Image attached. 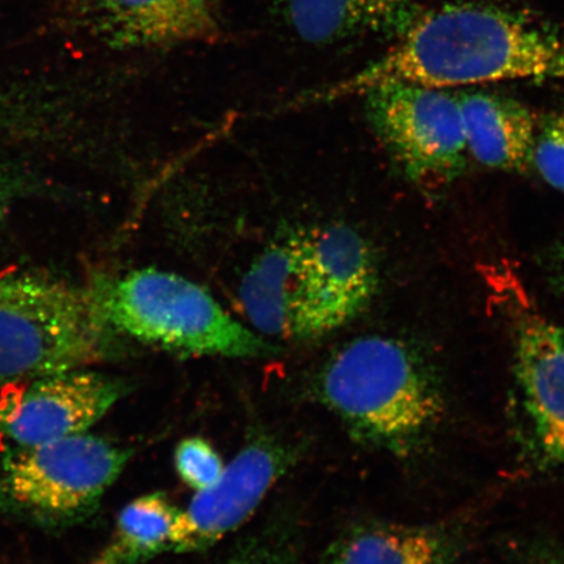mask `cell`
Here are the masks:
<instances>
[{
    "instance_id": "cell-1",
    "label": "cell",
    "mask_w": 564,
    "mask_h": 564,
    "mask_svg": "<svg viewBox=\"0 0 564 564\" xmlns=\"http://www.w3.org/2000/svg\"><path fill=\"white\" fill-rule=\"evenodd\" d=\"M513 80L564 82V24L506 6L451 3L423 11L390 51L326 95L390 83L451 89Z\"/></svg>"
},
{
    "instance_id": "cell-2",
    "label": "cell",
    "mask_w": 564,
    "mask_h": 564,
    "mask_svg": "<svg viewBox=\"0 0 564 564\" xmlns=\"http://www.w3.org/2000/svg\"><path fill=\"white\" fill-rule=\"evenodd\" d=\"M376 252L344 224L282 235L253 259L239 285L246 319L259 335L310 341L347 326L378 292Z\"/></svg>"
},
{
    "instance_id": "cell-3",
    "label": "cell",
    "mask_w": 564,
    "mask_h": 564,
    "mask_svg": "<svg viewBox=\"0 0 564 564\" xmlns=\"http://www.w3.org/2000/svg\"><path fill=\"white\" fill-rule=\"evenodd\" d=\"M315 392L352 438L398 457L425 446L446 413L440 378L427 358L390 336L345 344L317 372Z\"/></svg>"
},
{
    "instance_id": "cell-4",
    "label": "cell",
    "mask_w": 564,
    "mask_h": 564,
    "mask_svg": "<svg viewBox=\"0 0 564 564\" xmlns=\"http://www.w3.org/2000/svg\"><path fill=\"white\" fill-rule=\"evenodd\" d=\"M111 333L95 288L37 273L0 274V392L87 368L105 356Z\"/></svg>"
},
{
    "instance_id": "cell-5",
    "label": "cell",
    "mask_w": 564,
    "mask_h": 564,
    "mask_svg": "<svg viewBox=\"0 0 564 564\" xmlns=\"http://www.w3.org/2000/svg\"><path fill=\"white\" fill-rule=\"evenodd\" d=\"M112 330L188 357L273 356L271 341L232 317L206 289L178 273L143 268L95 286Z\"/></svg>"
},
{
    "instance_id": "cell-6",
    "label": "cell",
    "mask_w": 564,
    "mask_h": 564,
    "mask_svg": "<svg viewBox=\"0 0 564 564\" xmlns=\"http://www.w3.org/2000/svg\"><path fill=\"white\" fill-rule=\"evenodd\" d=\"M131 451L89 432L33 447H0V511L45 529L83 523Z\"/></svg>"
},
{
    "instance_id": "cell-7",
    "label": "cell",
    "mask_w": 564,
    "mask_h": 564,
    "mask_svg": "<svg viewBox=\"0 0 564 564\" xmlns=\"http://www.w3.org/2000/svg\"><path fill=\"white\" fill-rule=\"evenodd\" d=\"M364 96L373 131L409 181L432 189L460 176L468 147L457 94L390 83L366 90Z\"/></svg>"
},
{
    "instance_id": "cell-8",
    "label": "cell",
    "mask_w": 564,
    "mask_h": 564,
    "mask_svg": "<svg viewBox=\"0 0 564 564\" xmlns=\"http://www.w3.org/2000/svg\"><path fill=\"white\" fill-rule=\"evenodd\" d=\"M126 391L123 380L87 368L6 388L0 392V447H33L87 433Z\"/></svg>"
},
{
    "instance_id": "cell-9",
    "label": "cell",
    "mask_w": 564,
    "mask_h": 564,
    "mask_svg": "<svg viewBox=\"0 0 564 564\" xmlns=\"http://www.w3.org/2000/svg\"><path fill=\"white\" fill-rule=\"evenodd\" d=\"M295 460L291 444L259 435L225 465L223 475L208 489L197 491L186 510L180 511L167 553L203 552L236 531L257 511L268 491Z\"/></svg>"
},
{
    "instance_id": "cell-10",
    "label": "cell",
    "mask_w": 564,
    "mask_h": 564,
    "mask_svg": "<svg viewBox=\"0 0 564 564\" xmlns=\"http://www.w3.org/2000/svg\"><path fill=\"white\" fill-rule=\"evenodd\" d=\"M513 316V371L541 460L564 467V326L531 310Z\"/></svg>"
},
{
    "instance_id": "cell-11",
    "label": "cell",
    "mask_w": 564,
    "mask_h": 564,
    "mask_svg": "<svg viewBox=\"0 0 564 564\" xmlns=\"http://www.w3.org/2000/svg\"><path fill=\"white\" fill-rule=\"evenodd\" d=\"M97 20L118 48L212 44L221 34L207 0H97Z\"/></svg>"
},
{
    "instance_id": "cell-12",
    "label": "cell",
    "mask_w": 564,
    "mask_h": 564,
    "mask_svg": "<svg viewBox=\"0 0 564 564\" xmlns=\"http://www.w3.org/2000/svg\"><path fill=\"white\" fill-rule=\"evenodd\" d=\"M415 0H284V17L302 41L334 45L361 37L398 41L417 23Z\"/></svg>"
},
{
    "instance_id": "cell-13",
    "label": "cell",
    "mask_w": 564,
    "mask_h": 564,
    "mask_svg": "<svg viewBox=\"0 0 564 564\" xmlns=\"http://www.w3.org/2000/svg\"><path fill=\"white\" fill-rule=\"evenodd\" d=\"M468 153L497 171L523 173L532 164L538 122L525 105L491 91H462Z\"/></svg>"
},
{
    "instance_id": "cell-14",
    "label": "cell",
    "mask_w": 564,
    "mask_h": 564,
    "mask_svg": "<svg viewBox=\"0 0 564 564\" xmlns=\"http://www.w3.org/2000/svg\"><path fill=\"white\" fill-rule=\"evenodd\" d=\"M457 541L447 529L432 525L366 523L335 541L329 564H451Z\"/></svg>"
},
{
    "instance_id": "cell-15",
    "label": "cell",
    "mask_w": 564,
    "mask_h": 564,
    "mask_svg": "<svg viewBox=\"0 0 564 564\" xmlns=\"http://www.w3.org/2000/svg\"><path fill=\"white\" fill-rule=\"evenodd\" d=\"M178 513L162 492L132 500L118 514L108 544L88 564H141L167 553Z\"/></svg>"
},
{
    "instance_id": "cell-16",
    "label": "cell",
    "mask_w": 564,
    "mask_h": 564,
    "mask_svg": "<svg viewBox=\"0 0 564 564\" xmlns=\"http://www.w3.org/2000/svg\"><path fill=\"white\" fill-rule=\"evenodd\" d=\"M176 474L189 489L206 490L223 475V458L212 444L199 436L183 440L174 453Z\"/></svg>"
},
{
    "instance_id": "cell-17",
    "label": "cell",
    "mask_w": 564,
    "mask_h": 564,
    "mask_svg": "<svg viewBox=\"0 0 564 564\" xmlns=\"http://www.w3.org/2000/svg\"><path fill=\"white\" fill-rule=\"evenodd\" d=\"M532 164L549 186L564 193V111L546 117L538 127Z\"/></svg>"
},
{
    "instance_id": "cell-18",
    "label": "cell",
    "mask_w": 564,
    "mask_h": 564,
    "mask_svg": "<svg viewBox=\"0 0 564 564\" xmlns=\"http://www.w3.org/2000/svg\"><path fill=\"white\" fill-rule=\"evenodd\" d=\"M217 564H297L292 550L278 541H256Z\"/></svg>"
},
{
    "instance_id": "cell-19",
    "label": "cell",
    "mask_w": 564,
    "mask_h": 564,
    "mask_svg": "<svg viewBox=\"0 0 564 564\" xmlns=\"http://www.w3.org/2000/svg\"><path fill=\"white\" fill-rule=\"evenodd\" d=\"M544 564H564V556L553 555Z\"/></svg>"
}]
</instances>
